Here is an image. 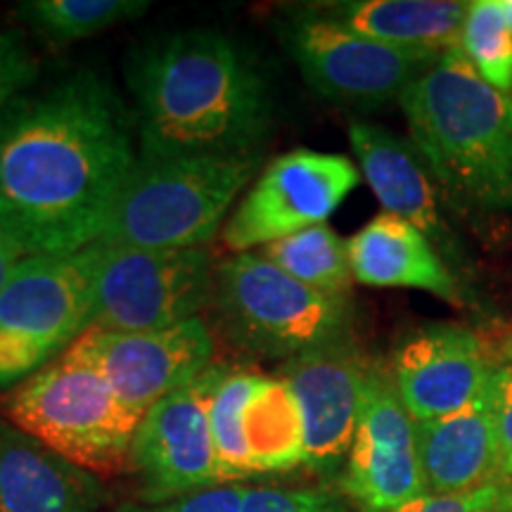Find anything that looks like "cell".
<instances>
[{
	"mask_svg": "<svg viewBox=\"0 0 512 512\" xmlns=\"http://www.w3.org/2000/svg\"><path fill=\"white\" fill-rule=\"evenodd\" d=\"M136 114L93 69L0 114V226L24 256H64L105 233L138 164Z\"/></svg>",
	"mask_w": 512,
	"mask_h": 512,
	"instance_id": "obj_1",
	"label": "cell"
},
{
	"mask_svg": "<svg viewBox=\"0 0 512 512\" xmlns=\"http://www.w3.org/2000/svg\"><path fill=\"white\" fill-rule=\"evenodd\" d=\"M128 86L140 157H261L273 126L268 83L223 31L188 29L147 43L131 60Z\"/></svg>",
	"mask_w": 512,
	"mask_h": 512,
	"instance_id": "obj_2",
	"label": "cell"
},
{
	"mask_svg": "<svg viewBox=\"0 0 512 512\" xmlns=\"http://www.w3.org/2000/svg\"><path fill=\"white\" fill-rule=\"evenodd\" d=\"M399 105L413 147L451 202L512 209V95L453 50L401 93Z\"/></svg>",
	"mask_w": 512,
	"mask_h": 512,
	"instance_id": "obj_3",
	"label": "cell"
},
{
	"mask_svg": "<svg viewBox=\"0 0 512 512\" xmlns=\"http://www.w3.org/2000/svg\"><path fill=\"white\" fill-rule=\"evenodd\" d=\"M259 169L261 157L138 155L98 242L140 249L207 247Z\"/></svg>",
	"mask_w": 512,
	"mask_h": 512,
	"instance_id": "obj_4",
	"label": "cell"
},
{
	"mask_svg": "<svg viewBox=\"0 0 512 512\" xmlns=\"http://www.w3.org/2000/svg\"><path fill=\"white\" fill-rule=\"evenodd\" d=\"M0 418L95 477L126 470L143 420L72 347L0 396Z\"/></svg>",
	"mask_w": 512,
	"mask_h": 512,
	"instance_id": "obj_5",
	"label": "cell"
},
{
	"mask_svg": "<svg viewBox=\"0 0 512 512\" xmlns=\"http://www.w3.org/2000/svg\"><path fill=\"white\" fill-rule=\"evenodd\" d=\"M211 313L235 347L283 363L347 342L354 323L351 299L311 290L261 252L221 261Z\"/></svg>",
	"mask_w": 512,
	"mask_h": 512,
	"instance_id": "obj_6",
	"label": "cell"
},
{
	"mask_svg": "<svg viewBox=\"0 0 512 512\" xmlns=\"http://www.w3.org/2000/svg\"><path fill=\"white\" fill-rule=\"evenodd\" d=\"M93 273V247L19 261L0 294V389L24 382L86 335Z\"/></svg>",
	"mask_w": 512,
	"mask_h": 512,
	"instance_id": "obj_7",
	"label": "cell"
},
{
	"mask_svg": "<svg viewBox=\"0 0 512 512\" xmlns=\"http://www.w3.org/2000/svg\"><path fill=\"white\" fill-rule=\"evenodd\" d=\"M91 328L152 332L202 318L216 290L214 254L207 247L140 249L93 242Z\"/></svg>",
	"mask_w": 512,
	"mask_h": 512,
	"instance_id": "obj_8",
	"label": "cell"
},
{
	"mask_svg": "<svg viewBox=\"0 0 512 512\" xmlns=\"http://www.w3.org/2000/svg\"><path fill=\"white\" fill-rule=\"evenodd\" d=\"M209 420L221 484H247L304 467L302 408L280 375L223 363Z\"/></svg>",
	"mask_w": 512,
	"mask_h": 512,
	"instance_id": "obj_9",
	"label": "cell"
},
{
	"mask_svg": "<svg viewBox=\"0 0 512 512\" xmlns=\"http://www.w3.org/2000/svg\"><path fill=\"white\" fill-rule=\"evenodd\" d=\"M287 53L323 98L349 107H380L401 93L439 55L384 46L351 31L316 8H299L280 24Z\"/></svg>",
	"mask_w": 512,
	"mask_h": 512,
	"instance_id": "obj_10",
	"label": "cell"
},
{
	"mask_svg": "<svg viewBox=\"0 0 512 512\" xmlns=\"http://www.w3.org/2000/svg\"><path fill=\"white\" fill-rule=\"evenodd\" d=\"M361 183L358 166L344 155L292 150L275 157L254 178L221 230L228 252L245 254L299 230L320 226Z\"/></svg>",
	"mask_w": 512,
	"mask_h": 512,
	"instance_id": "obj_11",
	"label": "cell"
},
{
	"mask_svg": "<svg viewBox=\"0 0 512 512\" xmlns=\"http://www.w3.org/2000/svg\"><path fill=\"white\" fill-rule=\"evenodd\" d=\"M221 366L211 363L195 380L157 401L138 422L128 456L138 503H169L221 484L209 420Z\"/></svg>",
	"mask_w": 512,
	"mask_h": 512,
	"instance_id": "obj_12",
	"label": "cell"
},
{
	"mask_svg": "<svg viewBox=\"0 0 512 512\" xmlns=\"http://www.w3.org/2000/svg\"><path fill=\"white\" fill-rule=\"evenodd\" d=\"M342 494L361 512H394L427 494L415 420L396 392L392 370L382 363H373L363 387Z\"/></svg>",
	"mask_w": 512,
	"mask_h": 512,
	"instance_id": "obj_13",
	"label": "cell"
},
{
	"mask_svg": "<svg viewBox=\"0 0 512 512\" xmlns=\"http://www.w3.org/2000/svg\"><path fill=\"white\" fill-rule=\"evenodd\" d=\"M72 349L105 375L140 418L214 363V335L202 318L152 332L88 330Z\"/></svg>",
	"mask_w": 512,
	"mask_h": 512,
	"instance_id": "obj_14",
	"label": "cell"
},
{
	"mask_svg": "<svg viewBox=\"0 0 512 512\" xmlns=\"http://www.w3.org/2000/svg\"><path fill=\"white\" fill-rule=\"evenodd\" d=\"M370 368L373 361L351 339L280 366L302 408L304 467L320 477L337 475L347 463Z\"/></svg>",
	"mask_w": 512,
	"mask_h": 512,
	"instance_id": "obj_15",
	"label": "cell"
},
{
	"mask_svg": "<svg viewBox=\"0 0 512 512\" xmlns=\"http://www.w3.org/2000/svg\"><path fill=\"white\" fill-rule=\"evenodd\" d=\"M389 370L415 422L460 411L498 373L482 337L448 323L427 325L403 337Z\"/></svg>",
	"mask_w": 512,
	"mask_h": 512,
	"instance_id": "obj_16",
	"label": "cell"
},
{
	"mask_svg": "<svg viewBox=\"0 0 512 512\" xmlns=\"http://www.w3.org/2000/svg\"><path fill=\"white\" fill-rule=\"evenodd\" d=\"M349 143L358 159V171L373 188L384 214L413 223L448 266L458 264V242L441 216L434 178L413 143L368 121H351Z\"/></svg>",
	"mask_w": 512,
	"mask_h": 512,
	"instance_id": "obj_17",
	"label": "cell"
},
{
	"mask_svg": "<svg viewBox=\"0 0 512 512\" xmlns=\"http://www.w3.org/2000/svg\"><path fill=\"white\" fill-rule=\"evenodd\" d=\"M427 494H470L498 479L496 375L467 406L415 422Z\"/></svg>",
	"mask_w": 512,
	"mask_h": 512,
	"instance_id": "obj_18",
	"label": "cell"
},
{
	"mask_svg": "<svg viewBox=\"0 0 512 512\" xmlns=\"http://www.w3.org/2000/svg\"><path fill=\"white\" fill-rule=\"evenodd\" d=\"M100 479L0 418V512H102Z\"/></svg>",
	"mask_w": 512,
	"mask_h": 512,
	"instance_id": "obj_19",
	"label": "cell"
},
{
	"mask_svg": "<svg viewBox=\"0 0 512 512\" xmlns=\"http://www.w3.org/2000/svg\"><path fill=\"white\" fill-rule=\"evenodd\" d=\"M354 280L370 287H411L451 304L463 302L451 266L413 223L377 214L349 240Z\"/></svg>",
	"mask_w": 512,
	"mask_h": 512,
	"instance_id": "obj_20",
	"label": "cell"
},
{
	"mask_svg": "<svg viewBox=\"0 0 512 512\" xmlns=\"http://www.w3.org/2000/svg\"><path fill=\"white\" fill-rule=\"evenodd\" d=\"M356 34L411 53L446 55L460 50L465 0H342L313 5Z\"/></svg>",
	"mask_w": 512,
	"mask_h": 512,
	"instance_id": "obj_21",
	"label": "cell"
},
{
	"mask_svg": "<svg viewBox=\"0 0 512 512\" xmlns=\"http://www.w3.org/2000/svg\"><path fill=\"white\" fill-rule=\"evenodd\" d=\"M259 252L311 290L335 299H351L354 271L349 261V240L339 238L337 230H332L328 223L275 240Z\"/></svg>",
	"mask_w": 512,
	"mask_h": 512,
	"instance_id": "obj_22",
	"label": "cell"
},
{
	"mask_svg": "<svg viewBox=\"0 0 512 512\" xmlns=\"http://www.w3.org/2000/svg\"><path fill=\"white\" fill-rule=\"evenodd\" d=\"M147 8L143 0H31L19 5V15L50 41L74 43L140 17Z\"/></svg>",
	"mask_w": 512,
	"mask_h": 512,
	"instance_id": "obj_23",
	"label": "cell"
},
{
	"mask_svg": "<svg viewBox=\"0 0 512 512\" xmlns=\"http://www.w3.org/2000/svg\"><path fill=\"white\" fill-rule=\"evenodd\" d=\"M460 53L489 86L512 95V29L501 0H472L463 22Z\"/></svg>",
	"mask_w": 512,
	"mask_h": 512,
	"instance_id": "obj_24",
	"label": "cell"
},
{
	"mask_svg": "<svg viewBox=\"0 0 512 512\" xmlns=\"http://www.w3.org/2000/svg\"><path fill=\"white\" fill-rule=\"evenodd\" d=\"M240 512H349L342 494L325 486H247Z\"/></svg>",
	"mask_w": 512,
	"mask_h": 512,
	"instance_id": "obj_25",
	"label": "cell"
},
{
	"mask_svg": "<svg viewBox=\"0 0 512 512\" xmlns=\"http://www.w3.org/2000/svg\"><path fill=\"white\" fill-rule=\"evenodd\" d=\"M38 79V64L15 31L0 24V114L17 98L31 91Z\"/></svg>",
	"mask_w": 512,
	"mask_h": 512,
	"instance_id": "obj_26",
	"label": "cell"
},
{
	"mask_svg": "<svg viewBox=\"0 0 512 512\" xmlns=\"http://www.w3.org/2000/svg\"><path fill=\"white\" fill-rule=\"evenodd\" d=\"M245 491L247 484H219L214 489L195 491L169 503H126L114 512H240Z\"/></svg>",
	"mask_w": 512,
	"mask_h": 512,
	"instance_id": "obj_27",
	"label": "cell"
},
{
	"mask_svg": "<svg viewBox=\"0 0 512 512\" xmlns=\"http://www.w3.org/2000/svg\"><path fill=\"white\" fill-rule=\"evenodd\" d=\"M501 484L484 486L470 494H422L394 512H498Z\"/></svg>",
	"mask_w": 512,
	"mask_h": 512,
	"instance_id": "obj_28",
	"label": "cell"
},
{
	"mask_svg": "<svg viewBox=\"0 0 512 512\" xmlns=\"http://www.w3.org/2000/svg\"><path fill=\"white\" fill-rule=\"evenodd\" d=\"M496 430H498V479L512 477V363L496 373Z\"/></svg>",
	"mask_w": 512,
	"mask_h": 512,
	"instance_id": "obj_29",
	"label": "cell"
},
{
	"mask_svg": "<svg viewBox=\"0 0 512 512\" xmlns=\"http://www.w3.org/2000/svg\"><path fill=\"white\" fill-rule=\"evenodd\" d=\"M22 259H24L22 249H19L17 242L10 238L8 230L0 226V294H3L12 271H15V266Z\"/></svg>",
	"mask_w": 512,
	"mask_h": 512,
	"instance_id": "obj_30",
	"label": "cell"
},
{
	"mask_svg": "<svg viewBox=\"0 0 512 512\" xmlns=\"http://www.w3.org/2000/svg\"><path fill=\"white\" fill-rule=\"evenodd\" d=\"M498 512H512V477L501 484V503Z\"/></svg>",
	"mask_w": 512,
	"mask_h": 512,
	"instance_id": "obj_31",
	"label": "cell"
},
{
	"mask_svg": "<svg viewBox=\"0 0 512 512\" xmlns=\"http://www.w3.org/2000/svg\"><path fill=\"white\" fill-rule=\"evenodd\" d=\"M501 8H503L505 19H508L510 29H512V0H501Z\"/></svg>",
	"mask_w": 512,
	"mask_h": 512,
	"instance_id": "obj_32",
	"label": "cell"
}]
</instances>
